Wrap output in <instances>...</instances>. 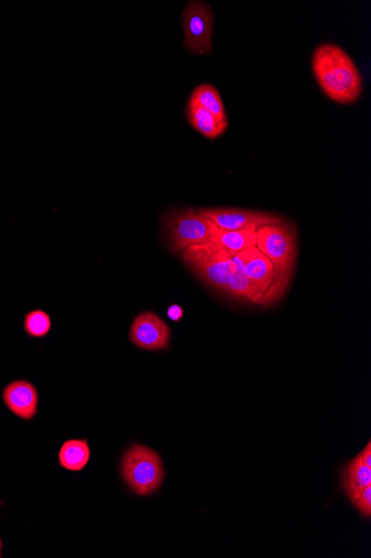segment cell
I'll return each mask as SVG.
<instances>
[{
  "mask_svg": "<svg viewBox=\"0 0 371 558\" xmlns=\"http://www.w3.org/2000/svg\"><path fill=\"white\" fill-rule=\"evenodd\" d=\"M256 247L270 259L275 269L293 277L297 260L296 227L287 221L262 227L256 231Z\"/></svg>",
  "mask_w": 371,
  "mask_h": 558,
  "instance_id": "277c9868",
  "label": "cell"
},
{
  "mask_svg": "<svg viewBox=\"0 0 371 558\" xmlns=\"http://www.w3.org/2000/svg\"><path fill=\"white\" fill-rule=\"evenodd\" d=\"M256 242L257 234L253 231H226L219 229L213 223V239L210 244L225 248L233 257L245 248L255 246Z\"/></svg>",
  "mask_w": 371,
  "mask_h": 558,
  "instance_id": "4fadbf2b",
  "label": "cell"
},
{
  "mask_svg": "<svg viewBox=\"0 0 371 558\" xmlns=\"http://www.w3.org/2000/svg\"><path fill=\"white\" fill-rule=\"evenodd\" d=\"M122 474L127 485L139 496H147L161 487L164 465L158 453L143 445H133L122 461Z\"/></svg>",
  "mask_w": 371,
  "mask_h": 558,
  "instance_id": "3957f363",
  "label": "cell"
},
{
  "mask_svg": "<svg viewBox=\"0 0 371 558\" xmlns=\"http://www.w3.org/2000/svg\"><path fill=\"white\" fill-rule=\"evenodd\" d=\"M168 316L171 320L178 323L184 317V311L180 304H173V306H171L168 311Z\"/></svg>",
  "mask_w": 371,
  "mask_h": 558,
  "instance_id": "ac0fdd59",
  "label": "cell"
},
{
  "mask_svg": "<svg viewBox=\"0 0 371 558\" xmlns=\"http://www.w3.org/2000/svg\"><path fill=\"white\" fill-rule=\"evenodd\" d=\"M129 338L143 350H165L170 345L171 329L161 317L154 313L145 312L133 322Z\"/></svg>",
  "mask_w": 371,
  "mask_h": 558,
  "instance_id": "9c48e42d",
  "label": "cell"
},
{
  "mask_svg": "<svg viewBox=\"0 0 371 558\" xmlns=\"http://www.w3.org/2000/svg\"><path fill=\"white\" fill-rule=\"evenodd\" d=\"M7 408L17 417L30 421L37 414L38 392L36 387L26 380H16L8 385L3 392Z\"/></svg>",
  "mask_w": 371,
  "mask_h": 558,
  "instance_id": "30bf717a",
  "label": "cell"
},
{
  "mask_svg": "<svg viewBox=\"0 0 371 558\" xmlns=\"http://www.w3.org/2000/svg\"><path fill=\"white\" fill-rule=\"evenodd\" d=\"M312 72L323 92L336 104H355L361 95L360 73L350 57L337 45L323 44L316 48Z\"/></svg>",
  "mask_w": 371,
  "mask_h": 558,
  "instance_id": "7a4b0ae2",
  "label": "cell"
},
{
  "mask_svg": "<svg viewBox=\"0 0 371 558\" xmlns=\"http://www.w3.org/2000/svg\"><path fill=\"white\" fill-rule=\"evenodd\" d=\"M162 223L173 252L209 244L213 239V223L193 209L170 213L162 217Z\"/></svg>",
  "mask_w": 371,
  "mask_h": 558,
  "instance_id": "8992f818",
  "label": "cell"
},
{
  "mask_svg": "<svg viewBox=\"0 0 371 558\" xmlns=\"http://www.w3.org/2000/svg\"><path fill=\"white\" fill-rule=\"evenodd\" d=\"M24 329L29 337L44 338L51 329V320L47 313L33 311L25 316Z\"/></svg>",
  "mask_w": 371,
  "mask_h": 558,
  "instance_id": "2e32d148",
  "label": "cell"
},
{
  "mask_svg": "<svg viewBox=\"0 0 371 558\" xmlns=\"http://www.w3.org/2000/svg\"><path fill=\"white\" fill-rule=\"evenodd\" d=\"M189 101L209 111L220 122L228 123L224 101L220 92L213 85L201 84L197 86Z\"/></svg>",
  "mask_w": 371,
  "mask_h": 558,
  "instance_id": "9a60e30c",
  "label": "cell"
},
{
  "mask_svg": "<svg viewBox=\"0 0 371 558\" xmlns=\"http://www.w3.org/2000/svg\"><path fill=\"white\" fill-rule=\"evenodd\" d=\"M2 501H0V507H2ZM2 549H3V542L2 538H0V557H2Z\"/></svg>",
  "mask_w": 371,
  "mask_h": 558,
  "instance_id": "ffe728a7",
  "label": "cell"
},
{
  "mask_svg": "<svg viewBox=\"0 0 371 558\" xmlns=\"http://www.w3.org/2000/svg\"><path fill=\"white\" fill-rule=\"evenodd\" d=\"M369 486H371V468L364 465L358 454L343 472V488L354 504Z\"/></svg>",
  "mask_w": 371,
  "mask_h": 558,
  "instance_id": "8fae6325",
  "label": "cell"
},
{
  "mask_svg": "<svg viewBox=\"0 0 371 558\" xmlns=\"http://www.w3.org/2000/svg\"><path fill=\"white\" fill-rule=\"evenodd\" d=\"M234 260L249 281L276 303L285 295L293 277L280 274L256 245L237 253Z\"/></svg>",
  "mask_w": 371,
  "mask_h": 558,
  "instance_id": "5b68a950",
  "label": "cell"
},
{
  "mask_svg": "<svg viewBox=\"0 0 371 558\" xmlns=\"http://www.w3.org/2000/svg\"><path fill=\"white\" fill-rule=\"evenodd\" d=\"M356 509L360 512L364 518H370L371 515V486L367 487L358 499L354 502Z\"/></svg>",
  "mask_w": 371,
  "mask_h": 558,
  "instance_id": "e0dca14e",
  "label": "cell"
},
{
  "mask_svg": "<svg viewBox=\"0 0 371 558\" xmlns=\"http://www.w3.org/2000/svg\"><path fill=\"white\" fill-rule=\"evenodd\" d=\"M361 461L367 465L368 468H371V442L369 441L363 448V450L359 453Z\"/></svg>",
  "mask_w": 371,
  "mask_h": 558,
  "instance_id": "d6986e66",
  "label": "cell"
},
{
  "mask_svg": "<svg viewBox=\"0 0 371 558\" xmlns=\"http://www.w3.org/2000/svg\"><path fill=\"white\" fill-rule=\"evenodd\" d=\"M187 118L191 126L209 140H217L228 128V123L220 122L209 111L191 104V101H189L187 107Z\"/></svg>",
  "mask_w": 371,
  "mask_h": 558,
  "instance_id": "7c38bea8",
  "label": "cell"
},
{
  "mask_svg": "<svg viewBox=\"0 0 371 558\" xmlns=\"http://www.w3.org/2000/svg\"><path fill=\"white\" fill-rule=\"evenodd\" d=\"M182 258L187 268L210 289L261 307L276 304L270 295L255 287L234 257L217 244L189 246L182 251Z\"/></svg>",
  "mask_w": 371,
  "mask_h": 558,
  "instance_id": "6da1fadb",
  "label": "cell"
},
{
  "mask_svg": "<svg viewBox=\"0 0 371 558\" xmlns=\"http://www.w3.org/2000/svg\"><path fill=\"white\" fill-rule=\"evenodd\" d=\"M60 464L67 471H83L90 459V448L87 439L67 440L61 448Z\"/></svg>",
  "mask_w": 371,
  "mask_h": 558,
  "instance_id": "5bb4252c",
  "label": "cell"
},
{
  "mask_svg": "<svg viewBox=\"0 0 371 558\" xmlns=\"http://www.w3.org/2000/svg\"><path fill=\"white\" fill-rule=\"evenodd\" d=\"M185 48L190 53L205 56L213 50L214 14L205 2H191L183 13Z\"/></svg>",
  "mask_w": 371,
  "mask_h": 558,
  "instance_id": "52a82bcc",
  "label": "cell"
},
{
  "mask_svg": "<svg viewBox=\"0 0 371 558\" xmlns=\"http://www.w3.org/2000/svg\"><path fill=\"white\" fill-rule=\"evenodd\" d=\"M199 214L214 223L219 229L226 231H253L268 226L280 225L285 221L281 216L237 209H202Z\"/></svg>",
  "mask_w": 371,
  "mask_h": 558,
  "instance_id": "ba28073f",
  "label": "cell"
}]
</instances>
